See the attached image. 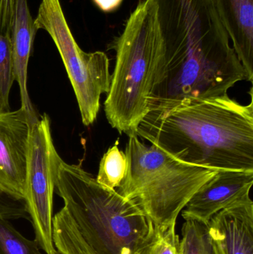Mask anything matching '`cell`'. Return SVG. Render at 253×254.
I'll use <instances>...</instances> for the list:
<instances>
[{
  "mask_svg": "<svg viewBox=\"0 0 253 254\" xmlns=\"http://www.w3.org/2000/svg\"><path fill=\"white\" fill-rule=\"evenodd\" d=\"M181 254H213V244L207 227L195 221L187 220L181 229Z\"/></svg>",
  "mask_w": 253,
  "mask_h": 254,
  "instance_id": "15",
  "label": "cell"
},
{
  "mask_svg": "<svg viewBox=\"0 0 253 254\" xmlns=\"http://www.w3.org/2000/svg\"><path fill=\"white\" fill-rule=\"evenodd\" d=\"M217 12L242 63L253 80V0H214Z\"/></svg>",
  "mask_w": 253,
  "mask_h": 254,
  "instance_id": "11",
  "label": "cell"
},
{
  "mask_svg": "<svg viewBox=\"0 0 253 254\" xmlns=\"http://www.w3.org/2000/svg\"><path fill=\"white\" fill-rule=\"evenodd\" d=\"M53 242L55 249L61 254H95L65 207L53 216Z\"/></svg>",
  "mask_w": 253,
  "mask_h": 254,
  "instance_id": "13",
  "label": "cell"
},
{
  "mask_svg": "<svg viewBox=\"0 0 253 254\" xmlns=\"http://www.w3.org/2000/svg\"><path fill=\"white\" fill-rule=\"evenodd\" d=\"M212 244H213V254H224V252H223L222 249H221V246H220L219 245H218V243H217L216 242L214 241V240H212Z\"/></svg>",
  "mask_w": 253,
  "mask_h": 254,
  "instance_id": "22",
  "label": "cell"
},
{
  "mask_svg": "<svg viewBox=\"0 0 253 254\" xmlns=\"http://www.w3.org/2000/svg\"><path fill=\"white\" fill-rule=\"evenodd\" d=\"M22 108L0 114V185L25 198L31 121Z\"/></svg>",
  "mask_w": 253,
  "mask_h": 254,
  "instance_id": "9",
  "label": "cell"
},
{
  "mask_svg": "<svg viewBox=\"0 0 253 254\" xmlns=\"http://www.w3.org/2000/svg\"><path fill=\"white\" fill-rule=\"evenodd\" d=\"M50 119L43 115L31 121L25 198L35 240L46 254H54L53 207L54 161L57 155Z\"/></svg>",
  "mask_w": 253,
  "mask_h": 254,
  "instance_id": "7",
  "label": "cell"
},
{
  "mask_svg": "<svg viewBox=\"0 0 253 254\" xmlns=\"http://www.w3.org/2000/svg\"><path fill=\"white\" fill-rule=\"evenodd\" d=\"M242 105L228 95L149 113L136 134L177 159L212 170L253 171V95Z\"/></svg>",
  "mask_w": 253,
  "mask_h": 254,
  "instance_id": "2",
  "label": "cell"
},
{
  "mask_svg": "<svg viewBox=\"0 0 253 254\" xmlns=\"http://www.w3.org/2000/svg\"><path fill=\"white\" fill-rule=\"evenodd\" d=\"M37 29L28 7V0H16L14 20L10 33L15 80L19 85L21 108L37 116L27 89L28 65Z\"/></svg>",
  "mask_w": 253,
  "mask_h": 254,
  "instance_id": "12",
  "label": "cell"
},
{
  "mask_svg": "<svg viewBox=\"0 0 253 254\" xmlns=\"http://www.w3.org/2000/svg\"><path fill=\"white\" fill-rule=\"evenodd\" d=\"M176 223L169 226H154L152 232L136 254H181Z\"/></svg>",
  "mask_w": 253,
  "mask_h": 254,
  "instance_id": "16",
  "label": "cell"
},
{
  "mask_svg": "<svg viewBox=\"0 0 253 254\" xmlns=\"http://www.w3.org/2000/svg\"><path fill=\"white\" fill-rule=\"evenodd\" d=\"M0 254H43L35 240L22 236L10 222L0 219Z\"/></svg>",
  "mask_w": 253,
  "mask_h": 254,
  "instance_id": "18",
  "label": "cell"
},
{
  "mask_svg": "<svg viewBox=\"0 0 253 254\" xmlns=\"http://www.w3.org/2000/svg\"><path fill=\"white\" fill-rule=\"evenodd\" d=\"M14 80L10 37L0 33V114L10 111L9 95Z\"/></svg>",
  "mask_w": 253,
  "mask_h": 254,
  "instance_id": "17",
  "label": "cell"
},
{
  "mask_svg": "<svg viewBox=\"0 0 253 254\" xmlns=\"http://www.w3.org/2000/svg\"><path fill=\"white\" fill-rule=\"evenodd\" d=\"M163 54L148 98L149 113L221 98L247 74L222 24L203 13L177 16L161 31Z\"/></svg>",
  "mask_w": 253,
  "mask_h": 254,
  "instance_id": "1",
  "label": "cell"
},
{
  "mask_svg": "<svg viewBox=\"0 0 253 254\" xmlns=\"http://www.w3.org/2000/svg\"><path fill=\"white\" fill-rule=\"evenodd\" d=\"M206 227L224 254H253L252 199L218 212Z\"/></svg>",
  "mask_w": 253,
  "mask_h": 254,
  "instance_id": "10",
  "label": "cell"
},
{
  "mask_svg": "<svg viewBox=\"0 0 253 254\" xmlns=\"http://www.w3.org/2000/svg\"><path fill=\"white\" fill-rule=\"evenodd\" d=\"M54 186L85 241L95 254H136L154 229L152 221L117 190L100 185L80 165L59 155Z\"/></svg>",
  "mask_w": 253,
  "mask_h": 254,
  "instance_id": "3",
  "label": "cell"
},
{
  "mask_svg": "<svg viewBox=\"0 0 253 254\" xmlns=\"http://www.w3.org/2000/svg\"><path fill=\"white\" fill-rule=\"evenodd\" d=\"M117 140L104 153L100 162L96 181L102 186L110 189H117L126 174L127 158L124 152L119 149Z\"/></svg>",
  "mask_w": 253,
  "mask_h": 254,
  "instance_id": "14",
  "label": "cell"
},
{
  "mask_svg": "<svg viewBox=\"0 0 253 254\" xmlns=\"http://www.w3.org/2000/svg\"><path fill=\"white\" fill-rule=\"evenodd\" d=\"M54 254H59V252H58L57 251H56V253H55Z\"/></svg>",
  "mask_w": 253,
  "mask_h": 254,
  "instance_id": "23",
  "label": "cell"
},
{
  "mask_svg": "<svg viewBox=\"0 0 253 254\" xmlns=\"http://www.w3.org/2000/svg\"><path fill=\"white\" fill-rule=\"evenodd\" d=\"M111 47L115 65L104 111L120 134H136L149 113V95L164 48L153 0L138 2Z\"/></svg>",
  "mask_w": 253,
  "mask_h": 254,
  "instance_id": "4",
  "label": "cell"
},
{
  "mask_svg": "<svg viewBox=\"0 0 253 254\" xmlns=\"http://www.w3.org/2000/svg\"><path fill=\"white\" fill-rule=\"evenodd\" d=\"M253 171L218 170L193 195L181 211L184 220L207 225L218 212L251 199Z\"/></svg>",
  "mask_w": 253,
  "mask_h": 254,
  "instance_id": "8",
  "label": "cell"
},
{
  "mask_svg": "<svg viewBox=\"0 0 253 254\" xmlns=\"http://www.w3.org/2000/svg\"><path fill=\"white\" fill-rule=\"evenodd\" d=\"M30 219L25 198L0 185V219Z\"/></svg>",
  "mask_w": 253,
  "mask_h": 254,
  "instance_id": "19",
  "label": "cell"
},
{
  "mask_svg": "<svg viewBox=\"0 0 253 254\" xmlns=\"http://www.w3.org/2000/svg\"><path fill=\"white\" fill-rule=\"evenodd\" d=\"M16 0H0V33L10 37Z\"/></svg>",
  "mask_w": 253,
  "mask_h": 254,
  "instance_id": "20",
  "label": "cell"
},
{
  "mask_svg": "<svg viewBox=\"0 0 253 254\" xmlns=\"http://www.w3.org/2000/svg\"><path fill=\"white\" fill-rule=\"evenodd\" d=\"M34 24L37 30H44L50 35L59 52L75 93L83 125H93L101 107V95L109 90V59L104 52L87 53L80 49L59 0H42Z\"/></svg>",
  "mask_w": 253,
  "mask_h": 254,
  "instance_id": "6",
  "label": "cell"
},
{
  "mask_svg": "<svg viewBox=\"0 0 253 254\" xmlns=\"http://www.w3.org/2000/svg\"><path fill=\"white\" fill-rule=\"evenodd\" d=\"M95 5L105 13L114 11L117 10L123 0H92Z\"/></svg>",
  "mask_w": 253,
  "mask_h": 254,
  "instance_id": "21",
  "label": "cell"
},
{
  "mask_svg": "<svg viewBox=\"0 0 253 254\" xmlns=\"http://www.w3.org/2000/svg\"><path fill=\"white\" fill-rule=\"evenodd\" d=\"M127 170L117 191L133 201L154 226H169L196 191L218 170L188 164L128 135Z\"/></svg>",
  "mask_w": 253,
  "mask_h": 254,
  "instance_id": "5",
  "label": "cell"
}]
</instances>
